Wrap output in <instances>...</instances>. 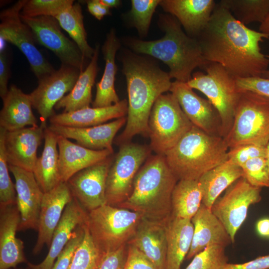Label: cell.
Returning a JSON list of instances; mask_svg holds the SVG:
<instances>
[{
	"label": "cell",
	"instance_id": "1",
	"mask_svg": "<svg viewBox=\"0 0 269 269\" xmlns=\"http://www.w3.org/2000/svg\"><path fill=\"white\" fill-rule=\"evenodd\" d=\"M269 38L241 23L218 3L197 39L207 62L220 64L238 78L261 77L268 70L269 59L261 52L260 43Z\"/></svg>",
	"mask_w": 269,
	"mask_h": 269
},
{
	"label": "cell",
	"instance_id": "2",
	"mask_svg": "<svg viewBox=\"0 0 269 269\" xmlns=\"http://www.w3.org/2000/svg\"><path fill=\"white\" fill-rule=\"evenodd\" d=\"M121 59L128 109L125 128L115 141L119 145L130 142L136 134L148 136V123L152 107L160 95L170 91L172 83L169 73L151 58L126 50Z\"/></svg>",
	"mask_w": 269,
	"mask_h": 269
},
{
	"label": "cell",
	"instance_id": "3",
	"mask_svg": "<svg viewBox=\"0 0 269 269\" xmlns=\"http://www.w3.org/2000/svg\"><path fill=\"white\" fill-rule=\"evenodd\" d=\"M157 24L164 33L162 37L151 41L128 38L127 46L136 54L162 61L168 67L171 78L187 83L196 68H204L208 63L204 58L198 39L188 36L178 20L169 13L159 14Z\"/></svg>",
	"mask_w": 269,
	"mask_h": 269
},
{
	"label": "cell",
	"instance_id": "4",
	"mask_svg": "<svg viewBox=\"0 0 269 269\" xmlns=\"http://www.w3.org/2000/svg\"><path fill=\"white\" fill-rule=\"evenodd\" d=\"M177 181L164 155L149 156L135 176L130 196L118 207L147 219L166 221L171 216V196Z\"/></svg>",
	"mask_w": 269,
	"mask_h": 269
},
{
	"label": "cell",
	"instance_id": "5",
	"mask_svg": "<svg viewBox=\"0 0 269 269\" xmlns=\"http://www.w3.org/2000/svg\"><path fill=\"white\" fill-rule=\"evenodd\" d=\"M228 150L223 137L193 126L164 156L178 181L198 180L205 172L228 160Z\"/></svg>",
	"mask_w": 269,
	"mask_h": 269
},
{
	"label": "cell",
	"instance_id": "6",
	"mask_svg": "<svg viewBox=\"0 0 269 269\" xmlns=\"http://www.w3.org/2000/svg\"><path fill=\"white\" fill-rule=\"evenodd\" d=\"M142 218L136 212L105 204L88 212L85 225L104 255L127 245Z\"/></svg>",
	"mask_w": 269,
	"mask_h": 269
},
{
	"label": "cell",
	"instance_id": "7",
	"mask_svg": "<svg viewBox=\"0 0 269 269\" xmlns=\"http://www.w3.org/2000/svg\"><path fill=\"white\" fill-rule=\"evenodd\" d=\"M223 138L229 148L247 144L266 146L269 142V97L241 91L232 126Z\"/></svg>",
	"mask_w": 269,
	"mask_h": 269
},
{
	"label": "cell",
	"instance_id": "8",
	"mask_svg": "<svg viewBox=\"0 0 269 269\" xmlns=\"http://www.w3.org/2000/svg\"><path fill=\"white\" fill-rule=\"evenodd\" d=\"M203 68L206 74L196 72L186 83L204 94L216 109L221 121V135L224 137L232 126L241 92L236 78L220 64L208 62Z\"/></svg>",
	"mask_w": 269,
	"mask_h": 269
},
{
	"label": "cell",
	"instance_id": "9",
	"mask_svg": "<svg viewBox=\"0 0 269 269\" xmlns=\"http://www.w3.org/2000/svg\"><path fill=\"white\" fill-rule=\"evenodd\" d=\"M193 126L174 96L162 94L155 102L148 120L150 148L156 154L164 155Z\"/></svg>",
	"mask_w": 269,
	"mask_h": 269
},
{
	"label": "cell",
	"instance_id": "10",
	"mask_svg": "<svg viewBox=\"0 0 269 269\" xmlns=\"http://www.w3.org/2000/svg\"><path fill=\"white\" fill-rule=\"evenodd\" d=\"M150 151L149 147L130 142L121 145L108 174L107 204L118 207L129 198L135 176Z\"/></svg>",
	"mask_w": 269,
	"mask_h": 269
},
{
	"label": "cell",
	"instance_id": "11",
	"mask_svg": "<svg viewBox=\"0 0 269 269\" xmlns=\"http://www.w3.org/2000/svg\"><path fill=\"white\" fill-rule=\"evenodd\" d=\"M27 0H19L0 13V37L16 46L27 58L38 80L55 70L37 48L31 28L22 21L21 11Z\"/></svg>",
	"mask_w": 269,
	"mask_h": 269
},
{
	"label": "cell",
	"instance_id": "12",
	"mask_svg": "<svg viewBox=\"0 0 269 269\" xmlns=\"http://www.w3.org/2000/svg\"><path fill=\"white\" fill-rule=\"evenodd\" d=\"M262 188L251 185L243 177L229 188L211 208L225 227L233 244L237 232L246 220L249 207L262 200Z\"/></svg>",
	"mask_w": 269,
	"mask_h": 269
},
{
	"label": "cell",
	"instance_id": "13",
	"mask_svg": "<svg viewBox=\"0 0 269 269\" xmlns=\"http://www.w3.org/2000/svg\"><path fill=\"white\" fill-rule=\"evenodd\" d=\"M21 19L32 30L36 41L52 51L62 64L83 71L86 58L76 44L61 31V26L54 17L41 16Z\"/></svg>",
	"mask_w": 269,
	"mask_h": 269
},
{
	"label": "cell",
	"instance_id": "14",
	"mask_svg": "<svg viewBox=\"0 0 269 269\" xmlns=\"http://www.w3.org/2000/svg\"><path fill=\"white\" fill-rule=\"evenodd\" d=\"M80 71L62 64L60 68L38 80L37 87L30 94L32 108L38 113L40 127L46 129L47 121L55 114L54 108L74 87Z\"/></svg>",
	"mask_w": 269,
	"mask_h": 269
},
{
	"label": "cell",
	"instance_id": "15",
	"mask_svg": "<svg viewBox=\"0 0 269 269\" xmlns=\"http://www.w3.org/2000/svg\"><path fill=\"white\" fill-rule=\"evenodd\" d=\"M114 154L73 175L66 183L73 198L90 212L107 204L106 182Z\"/></svg>",
	"mask_w": 269,
	"mask_h": 269
},
{
	"label": "cell",
	"instance_id": "16",
	"mask_svg": "<svg viewBox=\"0 0 269 269\" xmlns=\"http://www.w3.org/2000/svg\"><path fill=\"white\" fill-rule=\"evenodd\" d=\"M169 91L193 126L209 134L221 136L219 114L208 100L197 95L186 83L177 81L172 83Z\"/></svg>",
	"mask_w": 269,
	"mask_h": 269
},
{
	"label": "cell",
	"instance_id": "17",
	"mask_svg": "<svg viewBox=\"0 0 269 269\" xmlns=\"http://www.w3.org/2000/svg\"><path fill=\"white\" fill-rule=\"evenodd\" d=\"M40 126L7 132L0 128L8 165L33 171L38 158L37 151L44 138Z\"/></svg>",
	"mask_w": 269,
	"mask_h": 269
},
{
	"label": "cell",
	"instance_id": "18",
	"mask_svg": "<svg viewBox=\"0 0 269 269\" xmlns=\"http://www.w3.org/2000/svg\"><path fill=\"white\" fill-rule=\"evenodd\" d=\"M15 179L16 206L20 216L18 231L37 230L43 192L32 172L8 165Z\"/></svg>",
	"mask_w": 269,
	"mask_h": 269
},
{
	"label": "cell",
	"instance_id": "19",
	"mask_svg": "<svg viewBox=\"0 0 269 269\" xmlns=\"http://www.w3.org/2000/svg\"><path fill=\"white\" fill-rule=\"evenodd\" d=\"M72 198L66 182H60L44 193L39 216L37 238L32 250L33 254L40 253L44 245L49 248L53 233L66 205Z\"/></svg>",
	"mask_w": 269,
	"mask_h": 269
},
{
	"label": "cell",
	"instance_id": "20",
	"mask_svg": "<svg viewBox=\"0 0 269 269\" xmlns=\"http://www.w3.org/2000/svg\"><path fill=\"white\" fill-rule=\"evenodd\" d=\"M214 0H161L163 10L175 17L189 36L197 38L210 19Z\"/></svg>",
	"mask_w": 269,
	"mask_h": 269
},
{
	"label": "cell",
	"instance_id": "21",
	"mask_svg": "<svg viewBox=\"0 0 269 269\" xmlns=\"http://www.w3.org/2000/svg\"><path fill=\"white\" fill-rule=\"evenodd\" d=\"M20 222L16 205L0 207V269H10L28 263L23 242L16 237Z\"/></svg>",
	"mask_w": 269,
	"mask_h": 269
},
{
	"label": "cell",
	"instance_id": "22",
	"mask_svg": "<svg viewBox=\"0 0 269 269\" xmlns=\"http://www.w3.org/2000/svg\"><path fill=\"white\" fill-rule=\"evenodd\" d=\"M122 117L106 124L89 127H72L50 124L48 129L58 135L73 139L77 144L96 150L113 151L112 144L119 130L126 123Z\"/></svg>",
	"mask_w": 269,
	"mask_h": 269
},
{
	"label": "cell",
	"instance_id": "23",
	"mask_svg": "<svg viewBox=\"0 0 269 269\" xmlns=\"http://www.w3.org/2000/svg\"><path fill=\"white\" fill-rule=\"evenodd\" d=\"M167 221L142 218L128 243L136 247L158 269H166Z\"/></svg>",
	"mask_w": 269,
	"mask_h": 269
},
{
	"label": "cell",
	"instance_id": "24",
	"mask_svg": "<svg viewBox=\"0 0 269 269\" xmlns=\"http://www.w3.org/2000/svg\"><path fill=\"white\" fill-rule=\"evenodd\" d=\"M87 214L88 212L73 197L66 205L53 233L47 256L38 264L28 262V267L31 269H52L57 257L73 236L76 229L85 223Z\"/></svg>",
	"mask_w": 269,
	"mask_h": 269
},
{
	"label": "cell",
	"instance_id": "25",
	"mask_svg": "<svg viewBox=\"0 0 269 269\" xmlns=\"http://www.w3.org/2000/svg\"><path fill=\"white\" fill-rule=\"evenodd\" d=\"M191 222L193 236L190 249L186 257L187 260L192 259L207 247L218 245L226 248L232 243L224 225L211 209L204 205L201 204Z\"/></svg>",
	"mask_w": 269,
	"mask_h": 269
},
{
	"label": "cell",
	"instance_id": "26",
	"mask_svg": "<svg viewBox=\"0 0 269 269\" xmlns=\"http://www.w3.org/2000/svg\"><path fill=\"white\" fill-rule=\"evenodd\" d=\"M57 135L59 168L62 182H66L78 172L114 154L113 151L108 149H90Z\"/></svg>",
	"mask_w": 269,
	"mask_h": 269
},
{
	"label": "cell",
	"instance_id": "27",
	"mask_svg": "<svg viewBox=\"0 0 269 269\" xmlns=\"http://www.w3.org/2000/svg\"><path fill=\"white\" fill-rule=\"evenodd\" d=\"M2 100L0 128L10 132L23 129L27 126H38L29 94H25L15 85H12Z\"/></svg>",
	"mask_w": 269,
	"mask_h": 269
},
{
	"label": "cell",
	"instance_id": "28",
	"mask_svg": "<svg viewBox=\"0 0 269 269\" xmlns=\"http://www.w3.org/2000/svg\"><path fill=\"white\" fill-rule=\"evenodd\" d=\"M128 102L126 99L106 107H88L76 111L53 115L50 124L72 127H89L103 124L113 119L127 115Z\"/></svg>",
	"mask_w": 269,
	"mask_h": 269
},
{
	"label": "cell",
	"instance_id": "29",
	"mask_svg": "<svg viewBox=\"0 0 269 269\" xmlns=\"http://www.w3.org/2000/svg\"><path fill=\"white\" fill-rule=\"evenodd\" d=\"M120 47L121 42L116 34L115 30L112 29L107 34L102 46L105 66L101 79L96 84V93L92 102L93 107H109L120 101L115 88V76L117 71L115 59Z\"/></svg>",
	"mask_w": 269,
	"mask_h": 269
},
{
	"label": "cell",
	"instance_id": "30",
	"mask_svg": "<svg viewBox=\"0 0 269 269\" xmlns=\"http://www.w3.org/2000/svg\"><path fill=\"white\" fill-rule=\"evenodd\" d=\"M193 231L191 220L170 217L166 223V269H180L190 249Z\"/></svg>",
	"mask_w": 269,
	"mask_h": 269
},
{
	"label": "cell",
	"instance_id": "31",
	"mask_svg": "<svg viewBox=\"0 0 269 269\" xmlns=\"http://www.w3.org/2000/svg\"><path fill=\"white\" fill-rule=\"evenodd\" d=\"M242 177L241 167L229 159L205 172L198 180L202 193V204L211 209L220 195Z\"/></svg>",
	"mask_w": 269,
	"mask_h": 269
},
{
	"label": "cell",
	"instance_id": "32",
	"mask_svg": "<svg viewBox=\"0 0 269 269\" xmlns=\"http://www.w3.org/2000/svg\"><path fill=\"white\" fill-rule=\"evenodd\" d=\"M44 139L43 151L38 157L32 172L39 187L45 193L62 182L59 168L58 135L47 127L44 130Z\"/></svg>",
	"mask_w": 269,
	"mask_h": 269
},
{
	"label": "cell",
	"instance_id": "33",
	"mask_svg": "<svg viewBox=\"0 0 269 269\" xmlns=\"http://www.w3.org/2000/svg\"><path fill=\"white\" fill-rule=\"evenodd\" d=\"M99 45H96L94 55L86 68L80 72L72 90L55 105L54 108L63 109L64 113L76 111L90 107L92 89L98 72Z\"/></svg>",
	"mask_w": 269,
	"mask_h": 269
},
{
	"label": "cell",
	"instance_id": "34",
	"mask_svg": "<svg viewBox=\"0 0 269 269\" xmlns=\"http://www.w3.org/2000/svg\"><path fill=\"white\" fill-rule=\"evenodd\" d=\"M202 199L198 180H178L172 194L171 215L191 220L200 208Z\"/></svg>",
	"mask_w": 269,
	"mask_h": 269
},
{
	"label": "cell",
	"instance_id": "35",
	"mask_svg": "<svg viewBox=\"0 0 269 269\" xmlns=\"http://www.w3.org/2000/svg\"><path fill=\"white\" fill-rule=\"evenodd\" d=\"M60 26L65 30L76 44L84 57L91 59L95 48L91 47L87 40L83 15L79 2L74 4L60 12L55 17Z\"/></svg>",
	"mask_w": 269,
	"mask_h": 269
},
{
	"label": "cell",
	"instance_id": "36",
	"mask_svg": "<svg viewBox=\"0 0 269 269\" xmlns=\"http://www.w3.org/2000/svg\"><path fill=\"white\" fill-rule=\"evenodd\" d=\"M219 3L245 25L261 23L269 14V0H221Z\"/></svg>",
	"mask_w": 269,
	"mask_h": 269
},
{
	"label": "cell",
	"instance_id": "37",
	"mask_svg": "<svg viewBox=\"0 0 269 269\" xmlns=\"http://www.w3.org/2000/svg\"><path fill=\"white\" fill-rule=\"evenodd\" d=\"M104 255L95 245L85 223V234L77 248L69 269H98Z\"/></svg>",
	"mask_w": 269,
	"mask_h": 269
},
{
	"label": "cell",
	"instance_id": "38",
	"mask_svg": "<svg viewBox=\"0 0 269 269\" xmlns=\"http://www.w3.org/2000/svg\"><path fill=\"white\" fill-rule=\"evenodd\" d=\"M161 0H132L129 13L131 23L141 36H146L152 15Z\"/></svg>",
	"mask_w": 269,
	"mask_h": 269
},
{
	"label": "cell",
	"instance_id": "39",
	"mask_svg": "<svg viewBox=\"0 0 269 269\" xmlns=\"http://www.w3.org/2000/svg\"><path fill=\"white\" fill-rule=\"evenodd\" d=\"M225 250L221 246L207 247L196 255L185 269H223L228 263Z\"/></svg>",
	"mask_w": 269,
	"mask_h": 269
},
{
	"label": "cell",
	"instance_id": "40",
	"mask_svg": "<svg viewBox=\"0 0 269 269\" xmlns=\"http://www.w3.org/2000/svg\"><path fill=\"white\" fill-rule=\"evenodd\" d=\"M73 4V0H27L20 15L27 17L41 16L55 17L60 12Z\"/></svg>",
	"mask_w": 269,
	"mask_h": 269
},
{
	"label": "cell",
	"instance_id": "41",
	"mask_svg": "<svg viewBox=\"0 0 269 269\" xmlns=\"http://www.w3.org/2000/svg\"><path fill=\"white\" fill-rule=\"evenodd\" d=\"M2 138L0 136V207L16 205V192L9 176Z\"/></svg>",
	"mask_w": 269,
	"mask_h": 269
},
{
	"label": "cell",
	"instance_id": "42",
	"mask_svg": "<svg viewBox=\"0 0 269 269\" xmlns=\"http://www.w3.org/2000/svg\"><path fill=\"white\" fill-rule=\"evenodd\" d=\"M241 168L243 177L252 186L269 187V167L266 157H257L248 161Z\"/></svg>",
	"mask_w": 269,
	"mask_h": 269
},
{
	"label": "cell",
	"instance_id": "43",
	"mask_svg": "<svg viewBox=\"0 0 269 269\" xmlns=\"http://www.w3.org/2000/svg\"><path fill=\"white\" fill-rule=\"evenodd\" d=\"M266 156V146L253 144L238 145L229 148L228 151V159L240 167L252 159Z\"/></svg>",
	"mask_w": 269,
	"mask_h": 269
},
{
	"label": "cell",
	"instance_id": "44",
	"mask_svg": "<svg viewBox=\"0 0 269 269\" xmlns=\"http://www.w3.org/2000/svg\"><path fill=\"white\" fill-rule=\"evenodd\" d=\"M85 234V223L79 226L56 260L52 269H69L73 255Z\"/></svg>",
	"mask_w": 269,
	"mask_h": 269
},
{
	"label": "cell",
	"instance_id": "45",
	"mask_svg": "<svg viewBox=\"0 0 269 269\" xmlns=\"http://www.w3.org/2000/svg\"><path fill=\"white\" fill-rule=\"evenodd\" d=\"M239 91H251L269 97V78L251 77L236 78Z\"/></svg>",
	"mask_w": 269,
	"mask_h": 269
},
{
	"label": "cell",
	"instance_id": "46",
	"mask_svg": "<svg viewBox=\"0 0 269 269\" xmlns=\"http://www.w3.org/2000/svg\"><path fill=\"white\" fill-rule=\"evenodd\" d=\"M123 269H158L136 247L128 244V254Z\"/></svg>",
	"mask_w": 269,
	"mask_h": 269
},
{
	"label": "cell",
	"instance_id": "47",
	"mask_svg": "<svg viewBox=\"0 0 269 269\" xmlns=\"http://www.w3.org/2000/svg\"><path fill=\"white\" fill-rule=\"evenodd\" d=\"M128 254V244L104 254L98 269H123Z\"/></svg>",
	"mask_w": 269,
	"mask_h": 269
},
{
	"label": "cell",
	"instance_id": "48",
	"mask_svg": "<svg viewBox=\"0 0 269 269\" xmlns=\"http://www.w3.org/2000/svg\"><path fill=\"white\" fill-rule=\"evenodd\" d=\"M223 269H269V255L242 264L228 263Z\"/></svg>",
	"mask_w": 269,
	"mask_h": 269
},
{
	"label": "cell",
	"instance_id": "49",
	"mask_svg": "<svg viewBox=\"0 0 269 269\" xmlns=\"http://www.w3.org/2000/svg\"><path fill=\"white\" fill-rule=\"evenodd\" d=\"M9 66L4 51L0 52V96L2 100L6 95L8 89Z\"/></svg>",
	"mask_w": 269,
	"mask_h": 269
},
{
	"label": "cell",
	"instance_id": "50",
	"mask_svg": "<svg viewBox=\"0 0 269 269\" xmlns=\"http://www.w3.org/2000/svg\"><path fill=\"white\" fill-rule=\"evenodd\" d=\"M86 3L89 12L98 20L111 14L110 8L103 4L100 0H87Z\"/></svg>",
	"mask_w": 269,
	"mask_h": 269
},
{
	"label": "cell",
	"instance_id": "51",
	"mask_svg": "<svg viewBox=\"0 0 269 269\" xmlns=\"http://www.w3.org/2000/svg\"><path fill=\"white\" fill-rule=\"evenodd\" d=\"M258 233L262 236H269V219L260 220L257 224Z\"/></svg>",
	"mask_w": 269,
	"mask_h": 269
},
{
	"label": "cell",
	"instance_id": "52",
	"mask_svg": "<svg viewBox=\"0 0 269 269\" xmlns=\"http://www.w3.org/2000/svg\"><path fill=\"white\" fill-rule=\"evenodd\" d=\"M101 2L106 6L107 7L110 8H117L119 7L121 4L122 1L120 0H100Z\"/></svg>",
	"mask_w": 269,
	"mask_h": 269
},
{
	"label": "cell",
	"instance_id": "53",
	"mask_svg": "<svg viewBox=\"0 0 269 269\" xmlns=\"http://www.w3.org/2000/svg\"><path fill=\"white\" fill-rule=\"evenodd\" d=\"M259 31L265 33L269 37V14L265 20L260 24Z\"/></svg>",
	"mask_w": 269,
	"mask_h": 269
},
{
	"label": "cell",
	"instance_id": "54",
	"mask_svg": "<svg viewBox=\"0 0 269 269\" xmlns=\"http://www.w3.org/2000/svg\"><path fill=\"white\" fill-rule=\"evenodd\" d=\"M266 158L267 160L268 164L269 167V142L266 146Z\"/></svg>",
	"mask_w": 269,
	"mask_h": 269
},
{
	"label": "cell",
	"instance_id": "55",
	"mask_svg": "<svg viewBox=\"0 0 269 269\" xmlns=\"http://www.w3.org/2000/svg\"><path fill=\"white\" fill-rule=\"evenodd\" d=\"M262 77L263 78H269V70L265 71L262 75Z\"/></svg>",
	"mask_w": 269,
	"mask_h": 269
},
{
	"label": "cell",
	"instance_id": "56",
	"mask_svg": "<svg viewBox=\"0 0 269 269\" xmlns=\"http://www.w3.org/2000/svg\"><path fill=\"white\" fill-rule=\"evenodd\" d=\"M31 269L30 268H29V267H28V268L27 269Z\"/></svg>",
	"mask_w": 269,
	"mask_h": 269
}]
</instances>
